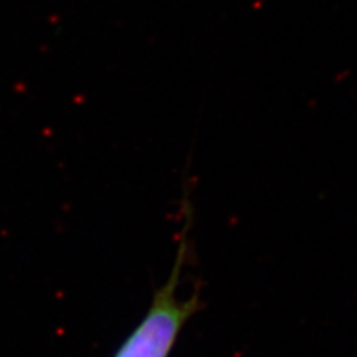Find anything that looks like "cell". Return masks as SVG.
<instances>
[{
    "mask_svg": "<svg viewBox=\"0 0 357 357\" xmlns=\"http://www.w3.org/2000/svg\"><path fill=\"white\" fill-rule=\"evenodd\" d=\"M183 203L185 219L178 234L172 273L155 290L146 316L122 342L114 357H169L178 333L201 307L198 289L188 299L177 298V289L182 280L188 256L191 253L189 231L192 227V211H189V201Z\"/></svg>",
    "mask_w": 357,
    "mask_h": 357,
    "instance_id": "obj_1",
    "label": "cell"
}]
</instances>
